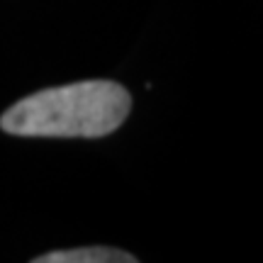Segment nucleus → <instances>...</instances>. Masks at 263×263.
Instances as JSON below:
<instances>
[{"label":"nucleus","mask_w":263,"mask_h":263,"mask_svg":"<svg viewBox=\"0 0 263 263\" xmlns=\"http://www.w3.org/2000/svg\"><path fill=\"white\" fill-rule=\"evenodd\" d=\"M132 95L115 81H81L22 98L0 117V129L15 137L98 139L122 127Z\"/></svg>","instance_id":"1"},{"label":"nucleus","mask_w":263,"mask_h":263,"mask_svg":"<svg viewBox=\"0 0 263 263\" xmlns=\"http://www.w3.org/2000/svg\"><path fill=\"white\" fill-rule=\"evenodd\" d=\"M137 258L120 249L107 246H83V249H68V251H51L37 256L34 263H134Z\"/></svg>","instance_id":"2"}]
</instances>
